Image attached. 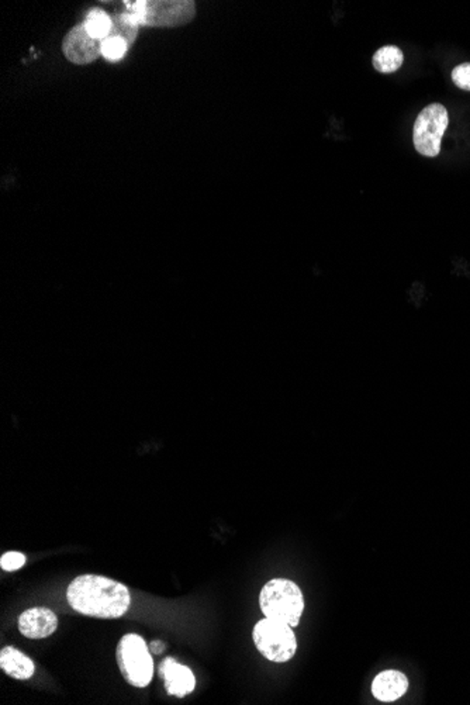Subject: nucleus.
Returning <instances> with one entry per match:
<instances>
[{
	"mask_svg": "<svg viewBox=\"0 0 470 705\" xmlns=\"http://www.w3.org/2000/svg\"><path fill=\"white\" fill-rule=\"evenodd\" d=\"M259 606L266 618L296 627L304 611V597L292 580L272 579L262 587Z\"/></svg>",
	"mask_w": 470,
	"mask_h": 705,
	"instance_id": "2",
	"label": "nucleus"
},
{
	"mask_svg": "<svg viewBox=\"0 0 470 705\" xmlns=\"http://www.w3.org/2000/svg\"><path fill=\"white\" fill-rule=\"evenodd\" d=\"M372 62H374V69L378 73L393 74L402 68L403 62H405V55H403L402 50L396 47V45H386V47H381V49L374 52Z\"/></svg>",
	"mask_w": 470,
	"mask_h": 705,
	"instance_id": "12",
	"label": "nucleus"
},
{
	"mask_svg": "<svg viewBox=\"0 0 470 705\" xmlns=\"http://www.w3.org/2000/svg\"><path fill=\"white\" fill-rule=\"evenodd\" d=\"M116 657L121 675L127 680L128 685L144 688L151 683L154 676V662L145 640L140 635L135 633L124 635L117 647Z\"/></svg>",
	"mask_w": 470,
	"mask_h": 705,
	"instance_id": "4",
	"label": "nucleus"
},
{
	"mask_svg": "<svg viewBox=\"0 0 470 705\" xmlns=\"http://www.w3.org/2000/svg\"><path fill=\"white\" fill-rule=\"evenodd\" d=\"M66 600L76 613L104 620L120 618L127 613L131 603L126 585L96 575L73 579L66 590Z\"/></svg>",
	"mask_w": 470,
	"mask_h": 705,
	"instance_id": "1",
	"label": "nucleus"
},
{
	"mask_svg": "<svg viewBox=\"0 0 470 705\" xmlns=\"http://www.w3.org/2000/svg\"><path fill=\"white\" fill-rule=\"evenodd\" d=\"M409 688V678L398 670H385L372 681V694L381 702L402 699Z\"/></svg>",
	"mask_w": 470,
	"mask_h": 705,
	"instance_id": "10",
	"label": "nucleus"
},
{
	"mask_svg": "<svg viewBox=\"0 0 470 705\" xmlns=\"http://www.w3.org/2000/svg\"><path fill=\"white\" fill-rule=\"evenodd\" d=\"M112 20H113V27H112L111 35L123 38L124 42L127 43L128 47H130L135 42L138 27H140L135 16L127 12V13L117 14Z\"/></svg>",
	"mask_w": 470,
	"mask_h": 705,
	"instance_id": "14",
	"label": "nucleus"
},
{
	"mask_svg": "<svg viewBox=\"0 0 470 705\" xmlns=\"http://www.w3.org/2000/svg\"><path fill=\"white\" fill-rule=\"evenodd\" d=\"M58 628V618L56 613L45 607H35L27 609L19 616V631L21 635L30 639L49 638Z\"/></svg>",
	"mask_w": 470,
	"mask_h": 705,
	"instance_id": "8",
	"label": "nucleus"
},
{
	"mask_svg": "<svg viewBox=\"0 0 470 705\" xmlns=\"http://www.w3.org/2000/svg\"><path fill=\"white\" fill-rule=\"evenodd\" d=\"M159 675L166 681L168 694L182 699L195 690L196 678L192 670L178 663L173 657H166V661L159 664Z\"/></svg>",
	"mask_w": 470,
	"mask_h": 705,
	"instance_id": "9",
	"label": "nucleus"
},
{
	"mask_svg": "<svg viewBox=\"0 0 470 705\" xmlns=\"http://www.w3.org/2000/svg\"><path fill=\"white\" fill-rule=\"evenodd\" d=\"M83 26L93 38L104 42L111 35L113 20L106 12L102 11L99 7H93L88 12Z\"/></svg>",
	"mask_w": 470,
	"mask_h": 705,
	"instance_id": "13",
	"label": "nucleus"
},
{
	"mask_svg": "<svg viewBox=\"0 0 470 705\" xmlns=\"http://www.w3.org/2000/svg\"><path fill=\"white\" fill-rule=\"evenodd\" d=\"M166 644H162L161 640H154L150 649H151V652H154L155 655H161L162 652L166 651Z\"/></svg>",
	"mask_w": 470,
	"mask_h": 705,
	"instance_id": "18",
	"label": "nucleus"
},
{
	"mask_svg": "<svg viewBox=\"0 0 470 705\" xmlns=\"http://www.w3.org/2000/svg\"><path fill=\"white\" fill-rule=\"evenodd\" d=\"M124 4L138 25L147 27H181L196 16L192 0H137Z\"/></svg>",
	"mask_w": 470,
	"mask_h": 705,
	"instance_id": "3",
	"label": "nucleus"
},
{
	"mask_svg": "<svg viewBox=\"0 0 470 705\" xmlns=\"http://www.w3.org/2000/svg\"><path fill=\"white\" fill-rule=\"evenodd\" d=\"M26 563V556L20 552H7L0 559V566L6 572H14L19 569L23 568Z\"/></svg>",
	"mask_w": 470,
	"mask_h": 705,
	"instance_id": "16",
	"label": "nucleus"
},
{
	"mask_svg": "<svg viewBox=\"0 0 470 705\" xmlns=\"http://www.w3.org/2000/svg\"><path fill=\"white\" fill-rule=\"evenodd\" d=\"M452 81L462 90L470 92V62L460 64L452 71Z\"/></svg>",
	"mask_w": 470,
	"mask_h": 705,
	"instance_id": "17",
	"label": "nucleus"
},
{
	"mask_svg": "<svg viewBox=\"0 0 470 705\" xmlns=\"http://www.w3.org/2000/svg\"><path fill=\"white\" fill-rule=\"evenodd\" d=\"M450 124L445 106L433 103L424 107L417 117L412 128L414 147L424 157L434 158L440 154L441 141Z\"/></svg>",
	"mask_w": 470,
	"mask_h": 705,
	"instance_id": "6",
	"label": "nucleus"
},
{
	"mask_svg": "<svg viewBox=\"0 0 470 705\" xmlns=\"http://www.w3.org/2000/svg\"><path fill=\"white\" fill-rule=\"evenodd\" d=\"M0 668L6 675L18 680H28L35 671L30 657L12 647H4L0 652Z\"/></svg>",
	"mask_w": 470,
	"mask_h": 705,
	"instance_id": "11",
	"label": "nucleus"
},
{
	"mask_svg": "<svg viewBox=\"0 0 470 705\" xmlns=\"http://www.w3.org/2000/svg\"><path fill=\"white\" fill-rule=\"evenodd\" d=\"M292 628L265 616L252 631V639L259 654L275 663L290 661L297 651V639Z\"/></svg>",
	"mask_w": 470,
	"mask_h": 705,
	"instance_id": "5",
	"label": "nucleus"
},
{
	"mask_svg": "<svg viewBox=\"0 0 470 705\" xmlns=\"http://www.w3.org/2000/svg\"><path fill=\"white\" fill-rule=\"evenodd\" d=\"M128 44L120 37H107L102 42V55L109 61L114 62L123 58L127 52Z\"/></svg>",
	"mask_w": 470,
	"mask_h": 705,
	"instance_id": "15",
	"label": "nucleus"
},
{
	"mask_svg": "<svg viewBox=\"0 0 470 705\" xmlns=\"http://www.w3.org/2000/svg\"><path fill=\"white\" fill-rule=\"evenodd\" d=\"M62 52L69 62L76 66H88L102 55V42L93 38L85 26H75L62 42Z\"/></svg>",
	"mask_w": 470,
	"mask_h": 705,
	"instance_id": "7",
	"label": "nucleus"
}]
</instances>
